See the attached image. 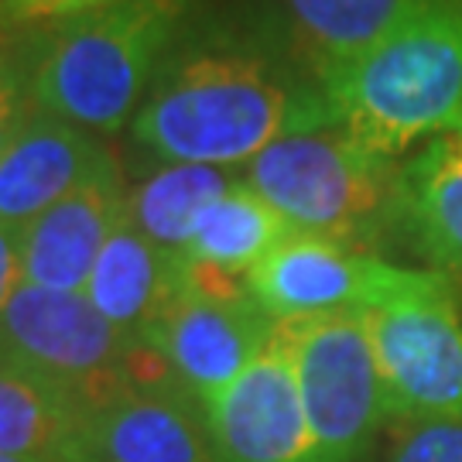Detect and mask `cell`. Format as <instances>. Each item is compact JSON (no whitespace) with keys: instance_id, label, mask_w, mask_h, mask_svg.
<instances>
[{"instance_id":"24","label":"cell","mask_w":462,"mask_h":462,"mask_svg":"<svg viewBox=\"0 0 462 462\" xmlns=\"http://www.w3.org/2000/svg\"><path fill=\"white\" fill-rule=\"evenodd\" d=\"M7 32V0H0V34Z\"/></svg>"},{"instance_id":"13","label":"cell","mask_w":462,"mask_h":462,"mask_svg":"<svg viewBox=\"0 0 462 462\" xmlns=\"http://www.w3.org/2000/svg\"><path fill=\"white\" fill-rule=\"evenodd\" d=\"M110 168L116 162L89 131L32 110L0 158V223L21 230Z\"/></svg>"},{"instance_id":"17","label":"cell","mask_w":462,"mask_h":462,"mask_svg":"<svg viewBox=\"0 0 462 462\" xmlns=\"http://www.w3.org/2000/svg\"><path fill=\"white\" fill-rule=\"evenodd\" d=\"M240 179L244 175H236V168L168 162L127 192V219L158 247L185 254L206 206Z\"/></svg>"},{"instance_id":"21","label":"cell","mask_w":462,"mask_h":462,"mask_svg":"<svg viewBox=\"0 0 462 462\" xmlns=\"http://www.w3.org/2000/svg\"><path fill=\"white\" fill-rule=\"evenodd\" d=\"M32 97H28V79L17 51H0V158L11 148L17 131L32 114Z\"/></svg>"},{"instance_id":"8","label":"cell","mask_w":462,"mask_h":462,"mask_svg":"<svg viewBox=\"0 0 462 462\" xmlns=\"http://www.w3.org/2000/svg\"><path fill=\"white\" fill-rule=\"evenodd\" d=\"M418 278L377 254H364L312 233H291L247 274L250 295L274 322L374 309Z\"/></svg>"},{"instance_id":"2","label":"cell","mask_w":462,"mask_h":462,"mask_svg":"<svg viewBox=\"0 0 462 462\" xmlns=\"http://www.w3.org/2000/svg\"><path fill=\"white\" fill-rule=\"evenodd\" d=\"M332 114L401 158L462 127V0H411L383 34L315 66Z\"/></svg>"},{"instance_id":"16","label":"cell","mask_w":462,"mask_h":462,"mask_svg":"<svg viewBox=\"0 0 462 462\" xmlns=\"http://www.w3.org/2000/svg\"><path fill=\"white\" fill-rule=\"evenodd\" d=\"M0 452L28 462H93L86 408L0 360Z\"/></svg>"},{"instance_id":"4","label":"cell","mask_w":462,"mask_h":462,"mask_svg":"<svg viewBox=\"0 0 462 462\" xmlns=\"http://www.w3.org/2000/svg\"><path fill=\"white\" fill-rule=\"evenodd\" d=\"M244 182L298 233L364 254L397 236L401 162L370 148L336 114L271 141L244 168Z\"/></svg>"},{"instance_id":"12","label":"cell","mask_w":462,"mask_h":462,"mask_svg":"<svg viewBox=\"0 0 462 462\" xmlns=\"http://www.w3.org/2000/svg\"><path fill=\"white\" fill-rule=\"evenodd\" d=\"M127 192L120 171L110 168L24 223L17 230L21 281L51 291H86L99 250L127 219Z\"/></svg>"},{"instance_id":"26","label":"cell","mask_w":462,"mask_h":462,"mask_svg":"<svg viewBox=\"0 0 462 462\" xmlns=\"http://www.w3.org/2000/svg\"><path fill=\"white\" fill-rule=\"evenodd\" d=\"M459 134H462V127H459Z\"/></svg>"},{"instance_id":"7","label":"cell","mask_w":462,"mask_h":462,"mask_svg":"<svg viewBox=\"0 0 462 462\" xmlns=\"http://www.w3.org/2000/svg\"><path fill=\"white\" fill-rule=\"evenodd\" d=\"M312 462H360L387 421V397L364 309L288 319Z\"/></svg>"},{"instance_id":"15","label":"cell","mask_w":462,"mask_h":462,"mask_svg":"<svg viewBox=\"0 0 462 462\" xmlns=\"http://www.w3.org/2000/svg\"><path fill=\"white\" fill-rule=\"evenodd\" d=\"M185 281V254L158 247L124 219L99 250L83 295L99 312L141 343V336Z\"/></svg>"},{"instance_id":"20","label":"cell","mask_w":462,"mask_h":462,"mask_svg":"<svg viewBox=\"0 0 462 462\" xmlns=\"http://www.w3.org/2000/svg\"><path fill=\"white\" fill-rule=\"evenodd\" d=\"M391 462H462V418L408 425Z\"/></svg>"},{"instance_id":"14","label":"cell","mask_w":462,"mask_h":462,"mask_svg":"<svg viewBox=\"0 0 462 462\" xmlns=\"http://www.w3.org/2000/svg\"><path fill=\"white\" fill-rule=\"evenodd\" d=\"M397 240L429 257L439 274L462 278V134H439L401 165Z\"/></svg>"},{"instance_id":"18","label":"cell","mask_w":462,"mask_h":462,"mask_svg":"<svg viewBox=\"0 0 462 462\" xmlns=\"http://www.w3.org/2000/svg\"><path fill=\"white\" fill-rule=\"evenodd\" d=\"M291 233H295V226L240 179L199 216L185 257L216 267V271L247 278L250 271Z\"/></svg>"},{"instance_id":"10","label":"cell","mask_w":462,"mask_h":462,"mask_svg":"<svg viewBox=\"0 0 462 462\" xmlns=\"http://www.w3.org/2000/svg\"><path fill=\"white\" fill-rule=\"evenodd\" d=\"M274 319L254 295H209L185 278L179 291L141 336L179 387L196 401H209L264 349Z\"/></svg>"},{"instance_id":"25","label":"cell","mask_w":462,"mask_h":462,"mask_svg":"<svg viewBox=\"0 0 462 462\" xmlns=\"http://www.w3.org/2000/svg\"><path fill=\"white\" fill-rule=\"evenodd\" d=\"M0 462H28V459H17V456H7V452H0Z\"/></svg>"},{"instance_id":"22","label":"cell","mask_w":462,"mask_h":462,"mask_svg":"<svg viewBox=\"0 0 462 462\" xmlns=\"http://www.w3.org/2000/svg\"><path fill=\"white\" fill-rule=\"evenodd\" d=\"M116 0H7V32L17 28H49L69 17L89 14L97 7H106Z\"/></svg>"},{"instance_id":"5","label":"cell","mask_w":462,"mask_h":462,"mask_svg":"<svg viewBox=\"0 0 462 462\" xmlns=\"http://www.w3.org/2000/svg\"><path fill=\"white\" fill-rule=\"evenodd\" d=\"M374 339L387 418L401 425L462 418V312L456 281L439 271L364 309Z\"/></svg>"},{"instance_id":"6","label":"cell","mask_w":462,"mask_h":462,"mask_svg":"<svg viewBox=\"0 0 462 462\" xmlns=\"http://www.w3.org/2000/svg\"><path fill=\"white\" fill-rule=\"evenodd\" d=\"M137 339L116 329L83 291H51L17 281L0 315V360L45 380L86 411L131 383Z\"/></svg>"},{"instance_id":"23","label":"cell","mask_w":462,"mask_h":462,"mask_svg":"<svg viewBox=\"0 0 462 462\" xmlns=\"http://www.w3.org/2000/svg\"><path fill=\"white\" fill-rule=\"evenodd\" d=\"M17 281H21V257H17V230L0 223V315L7 309V301L14 295Z\"/></svg>"},{"instance_id":"11","label":"cell","mask_w":462,"mask_h":462,"mask_svg":"<svg viewBox=\"0 0 462 462\" xmlns=\"http://www.w3.org/2000/svg\"><path fill=\"white\" fill-rule=\"evenodd\" d=\"M86 439L93 462H223L202 401L175 380H131L86 411Z\"/></svg>"},{"instance_id":"3","label":"cell","mask_w":462,"mask_h":462,"mask_svg":"<svg viewBox=\"0 0 462 462\" xmlns=\"http://www.w3.org/2000/svg\"><path fill=\"white\" fill-rule=\"evenodd\" d=\"M196 0H116L49 24L17 51L32 106L89 134L137 116Z\"/></svg>"},{"instance_id":"1","label":"cell","mask_w":462,"mask_h":462,"mask_svg":"<svg viewBox=\"0 0 462 462\" xmlns=\"http://www.w3.org/2000/svg\"><path fill=\"white\" fill-rule=\"evenodd\" d=\"M332 114L315 62L264 7L192 14L131 120L162 162L247 168L281 134Z\"/></svg>"},{"instance_id":"9","label":"cell","mask_w":462,"mask_h":462,"mask_svg":"<svg viewBox=\"0 0 462 462\" xmlns=\"http://www.w3.org/2000/svg\"><path fill=\"white\" fill-rule=\"evenodd\" d=\"M223 462H312V431L301 404L284 322L236 377L202 401Z\"/></svg>"},{"instance_id":"19","label":"cell","mask_w":462,"mask_h":462,"mask_svg":"<svg viewBox=\"0 0 462 462\" xmlns=\"http://www.w3.org/2000/svg\"><path fill=\"white\" fill-rule=\"evenodd\" d=\"M288 21L315 66L353 55L383 34L411 0H284Z\"/></svg>"}]
</instances>
